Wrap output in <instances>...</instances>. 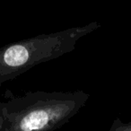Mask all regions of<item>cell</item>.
<instances>
[{
  "mask_svg": "<svg viewBox=\"0 0 131 131\" xmlns=\"http://www.w3.org/2000/svg\"><path fill=\"white\" fill-rule=\"evenodd\" d=\"M101 27L97 22L40 34L0 48V84L23 75L35 66L73 51L82 37Z\"/></svg>",
  "mask_w": 131,
  "mask_h": 131,
  "instance_id": "cell-2",
  "label": "cell"
},
{
  "mask_svg": "<svg viewBox=\"0 0 131 131\" xmlns=\"http://www.w3.org/2000/svg\"><path fill=\"white\" fill-rule=\"evenodd\" d=\"M90 95L75 92L37 91L5 102L7 131H55L80 111Z\"/></svg>",
  "mask_w": 131,
  "mask_h": 131,
  "instance_id": "cell-1",
  "label": "cell"
},
{
  "mask_svg": "<svg viewBox=\"0 0 131 131\" xmlns=\"http://www.w3.org/2000/svg\"><path fill=\"white\" fill-rule=\"evenodd\" d=\"M5 104L4 102L0 100V131H7V123H6V115H5Z\"/></svg>",
  "mask_w": 131,
  "mask_h": 131,
  "instance_id": "cell-4",
  "label": "cell"
},
{
  "mask_svg": "<svg viewBox=\"0 0 131 131\" xmlns=\"http://www.w3.org/2000/svg\"><path fill=\"white\" fill-rule=\"evenodd\" d=\"M109 131H131V121L124 123L119 118L113 120Z\"/></svg>",
  "mask_w": 131,
  "mask_h": 131,
  "instance_id": "cell-3",
  "label": "cell"
}]
</instances>
